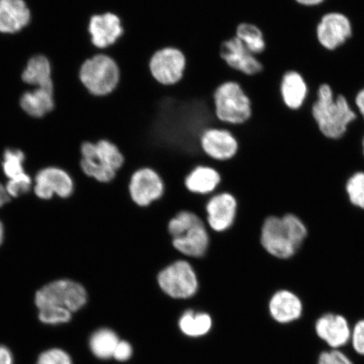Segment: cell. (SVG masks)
Listing matches in <instances>:
<instances>
[{
    "mask_svg": "<svg viewBox=\"0 0 364 364\" xmlns=\"http://www.w3.org/2000/svg\"><path fill=\"white\" fill-rule=\"evenodd\" d=\"M35 193L41 199L48 200L53 195L66 198L74 192V181L65 171L57 167L41 170L36 175Z\"/></svg>",
    "mask_w": 364,
    "mask_h": 364,
    "instance_id": "9a60e30c",
    "label": "cell"
},
{
    "mask_svg": "<svg viewBox=\"0 0 364 364\" xmlns=\"http://www.w3.org/2000/svg\"><path fill=\"white\" fill-rule=\"evenodd\" d=\"M220 182L221 175L215 168L199 166L186 176L184 184L190 193L207 195L215 191Z\"/></svg>",
    "mask_w": 364,
    "mask_h": 364,
    "instance_id": "44dd1931",
    "label": "cell"
},
{
    "mask_svg": "<svg viewBox=\"0 0 364 364\" xmlns=\"http://www.w3.org/2000/svg\"><path fill=\"white\" fill-rule=\"evenodd\" d=\"M312 116L321 134L331 139H338L347 133L348 127L357 118L343 95L335 97L331 85L323 84L317 91V99L313 104Z\"/></svg>",
    "mask_w": 364,
    "mask_h": 364,
    "instance_id": "6da1fadb",
    "label": "cell"
},
{
    "mask_svg": "<svg viewBox=\"0 0 364 364\" xmlns=\"http://www.w3.org/2000/svg\"><path fill=\"white\" fill-rule=\"evenodd\" d=\"M235 36L254 55L265 52L267 42L263 31L257 25L250 22H241L236 27Z\"/></svg>",
    "mask_w": 364,
    "mask_h": 364,
    "instance_id": "cb8c5ba5",
    "label": "cell"
},
{
    "mask_svg": "<svg viewBox=\"0 0 364 364\" xmlns=\"http://www.w3.org/2000/svg\"><path fill=\"white\" fill-rule=\"evenodd\" d=\"M31 186V178L29 175H26L21 178L9 180L6 188L10 197L17 198L29 192Z\"/></svg>",
    "mask_w": 364,
    "mask_h": 364,
    "instance_id": "d6a6232c",
    "label": "cell"
},
{
    "mask_svg": "<svg viewBox=\"0 0 364 364\" xmlns=\"http://www.w3.org/2000/svg\"><path fill=\"white\" fill-rule=\"evenodd\" d=\"M0 364H13L12 353L4 346H0Z\"/></svg>",
    "mask_w": 364,
    "mask_h": 364,
    "instance_id": "d590c367",
    "label": "cell"
},
{
    "mask_svg": "<svg viewBox=\"0 0 364 364\" xmlns=\"http://www.w3.org/2000/svg\"><path fill=\"white\" fill-rule=\"evenodd\" d=\"M30 21L31 12L24 0H0V33H19Z\"/></svg>",
    "mask_w": 364,
    "mask_h": 364,
    "instance_id": "d6986e66",
    "label": "cell"
},
{
    "mask_svg": "<svg viewBox=\"0 0 364 364\" xmlns=\"http://www.w3.org/2000/svg\"><path fill=\"white\" fill-rule=\"evenodd\" d=\"M353 25L349 18L340 12L325 14L316 26V38L322 48L334 51L351 38Z\"/></svg>",
    "mask_w": 364,
    "mask_h": 364,
    "instance_id": "30bf717a",
    "label": "cell"
},
{
    "mask_svg": "<svg viewBox=\"0 0 364 364\" xmlns=\"http://www.w3.org/2000/svg\"><path fill=\"white\" fill-rule=\"evenodd\" d=\"M81 154L82 171L86 176L103 183L113 181L125 163L119 147L107 139L95 144L84 143L81 146Z\"/></svg>",
    "mask_w": 364,
    "mask_h": 364,
    "instance_id": "3957f363",
    "label": "cell"
},
{
    "mask_svg": "<svg viewBox=\"0 0 364 364\" xmlns=\"http://www.w3.org/2000/svg\"><path fill=\"white\" fill-rule=\"evenodd\" d=\"M119 338L113 331L107 328L94 332L90 339V348L95 357L108 359L113 357Z\"/></svg>",
    "mask_w": 364,
    "mask_h": 364,
    "instance_id": "484cf974",
    "label": "cell"
},
{
    "mask_svg": "<svg viewBox=\"0 0 364 364\" xmlns=\"http://www.w3.org/2000/svg\"><path fill=\"white\" fill-rule=\"evenodd\" d=\"M347 193L355 206L364 209V172H358L348 180Z\"/></svg>",
    "mask_w": 364,
    "mask_h": 364,
    "instance_id": "f1b7e54d",
    "label": "cell"
},
{
    "mask_svg": "<svg viewBox=\"0 0 364 364\" xmlns=\"http://www.w3.org/2000/svg\"><path fill=\"white\" fill-rule=\"evenodd\" d=\"M354 102L359 114H360L364 120V87L358 91L356 97H355Z\"/></svg>",
    "mask_w": 364,
    "mask_h": 364,
    "instance_id": "8d00e7d4",
    "label": "cell"
},
{
    "mask_svg": "<svg viewBox=\"0 0 364 364\" xmlns=\"http://www.w3.org/2000/svg\"><path fill=\"white\" fill-rule=\"evenodd\" d=\"M317 364H354L347 354L341 350L330 349L322 352L318 357Z\"/></svg>",
    "mask_w": 364,
    "mask_h": 364,
    "instance_id": "1f68e13d",
    "label": "cell"
},
{
    "mask_svg": "<svg viewBox=\"0 0 364 364\" xmlns=\"http://www.w3.org/2000/svg\"><path fill=\"white\" fill-rule=\"evenodd\" d=\"M36 364H73V362L70 355L65 351L53 348L41 354Z\"/></svg>",
    "mask_w": 364,
    "mask_h": 364,
    "instance_id": "4dcf8cb0",
    "label": "cell"
},
{
    "mask_svg": "<svg viewBox=\"0 0 364 364\" xmlns=\"http://www.w3.org/2000/svg\"><path fill=\"white\" fill-rule=\"evenodd\" d=\"M4 240V226L2 222L0 221V245L2 244Z\"/></svg>",
    "mask_w": 364,
    "mask_h": 364,
    "instance_id": "ab89813d",
    "label": "cell"
},
{
    "mask_svg": "<svg viewBox=\"0 0 364 364\" xmlns=\"http://www.w3.org/2000/svg\"><path fill=\"white\" fill-rule=\"evenodd\" d=\"M238 203L234 195L222 193L213 196L205 207L208 224L213 231L221 233L234 225Z\"/></svg>",
    "mask_w": 364,
    "mask_h": 364,
    "instance_id": "2e32d148",
    "label": "cell"
},
{
    "mask_svg": "<svg viewBox=\"0 0 364 364\" xmlns=\"http://www.w3.org/2000/svg\"><path fill=\"white\" fill-rule=\"evenodd\" d=\"M300 6L313 7L324 3L326 0H295Z\"/></svg>",
    "mask_w": 364,
    "mask_h": 364,
    "instance_id": "f35d334b",
    "label": "cell"
},
{
    "mask_svg": "<svg viewBox=\"0 0 364 364\" xmlns=\"http://www.w3.org/2000/svg\"><path fill=\"white\" fill-rule=\"evenodd\" d=\"M218 121L232 126L247 124L253 115L252 99L239 82L230 80L218 85L213 94Z\"/></svg>",
    "mask_w": 364,
    "mask_h": 364,
    "instance_id": "277c9868",
    "label": "cell"
},
{
    "mask_svg": "<svg viewBox=\"0 0 364 364\" xmlns=\"http://www.w3.org/2000/svg\"><path fill=\"white\" fill-rule=\"evenodd\" d=\"M309 94L307 82L300 73L286 72L280 82V95L286 107L297 111L306 103Z\"/></svg>",
    "mask_w": 364,
    "mask_h": 364,
    "instance_id": "ffe728a7",
    "label": "cell"
},
{
    "mask_svg": "<svg viewBox=\"0 0 364 364\" xmlns=\"http://www.w3.org/2000/svg\"><path fill=\"white\" fill-rule=\"evenodd\" d=\"M272 318L279 324H291L303 315L301 299L289 290H279L272 296L269 304Z\"/></svg>",
    "mask_w": 364,
    "mask_h": 364,
    "instance_id": "e0dca14e",
    "label": "cell"
},
{
    "mask_svg": "<svg viewBox=\"0 0 364 364\" xmlns=\"http://www.w3.org/2000/svg\"><path fill=\"white\" fill-rule=\"evenodd\" d=\"M87 292L79 283L68 279L52 282L36 294L35 303L38 309H55L72 313L80 311L87 303Z\"/></svg>",
    "mask_w": 364,
    "mask_h": 364,
    "instance_id": "8992f818",
    "label": "cell"
},
{
    "mask_svg": "<svg viewBox=\"0 0 364 364\" xmlns=\"http://www.w3.org/2000/svg\"><path fill=\"white\" fill-rule=\"evenodd\" d=\"M24 161L25 154L20 149H7L4 152L3 171L9 180L21 178L27 175L23 166Z\"/></svg>",
    "mask_w": 364,
    "mask_h": 364,
    "instance_id": "4316f807",
    "label": "cell"
},
{
    "mask_svg": "<svg viewBox=\"0 0 364 364\" xmlns=\"http://www.w3.org/2000/svg\"><path fill=\"white\" fill-rule=\"evenodd\" d=\"M188 61L183 52L174 47L157 50L149 61V70L159 85L172 87L183 80Z\"/></svg>",
    "mask_w": 364,
    "mask_h": 364,
    "instance_id": "ba28073f",
    "label": "cell"
},
{
    "mask_svg": "<svg viewBox=\"0 0 364 364\" xmlns=\"http://www.w3.org/2000/svg\"><path fill=\"white\" fill-rule=\"evenodd\" d=\"M21 107L28 115L42 117L54 108L53 90L36 88L21 98Z\"/></svg>",
    "mask_w": 364,
    "mask_h": 364,
    "instance_id": "603a6c76",
    "label": "cell"
},
{
    "mask_svg": "<svg viewBox=\"0 0 364 364\" xmlns=\"http://www.w3.org/2000/svg\"><path fill=\"white\" fill-rule=\"evenodd\" d=\"M202 221V218L193 212L181 211L171 218V220L168 223V233L171 236V239L178 237L186 230L199 224Z\"/></svg>",
    "mask_w": 364,
    "mask_h": 364,
    "instance_id": "83f0119b",
    "label": "cell"
},
{
    "mask_svg": "<svg viewBox=\"0 0 364 364\" xmlns=\"http://www.w3.org/2000/svg\"><path fill=\"white\" fill-rule=\"evenodd\" d=\"M172 247L186 257L201 258L206 255L210 237L203 221L190 228L178 237L171 239Z\"/></svg>",
    "mask_w": 364,
    "mask_h": 364,
    "instance_id": "ac0fdd59",
    "label": "cell"
},
{
    "mask_svg": "<svg viewBox=\"0 0 364 364\" xmlns=\"http://www.w3.org/2000/svg\"><path fill=\"white\" fill-rule=\"evenodd\" d=\"M80 78L91 95L107 97L119 86L121 68L113 58L106 54H97L82 65Z\"/></svg>",
    "mask_w": 364,
    "mask_h": 364,
    "instance_id": "5b68a950",
    "label": "cell"
},
{
    "mask_svg": "<svg viewBox=\"0 0 364 364\" xmlns=\"http://www.w3.org/2000/svg\"><path fill=\"white\" fill-rule=\"evenodd\" d=\"M39 320L48 325L65 324L72 318V312L61 309H38Z\"/></svg>",
    "mask_w": 364,
    "mask_h": 364,
    "instance_id": "f546056e",
    "label": "cell"
},
{
    "mask_svg": "<svg viewBox=\"0 0 364 364\" xmlns=\"http://www.w3.org/2000/svg\"><path fill=\"white\" fill-rule=\"evenodd\" d=\"M180 329L192 338L207 334L212 327V318L206 313H195L192 309L186 311L179 321Z\"/></svg>",
    "mask_w": 364,
    "mask_h": 364,
    "instance_id": "d4e9b609",
    "label": "cell"
},
{
    "mask_svg": "<svg viewBox=\"0 0 364 364\" xmlns=\"http://www.w3.org/2000/svg\"><path fill=\"white\" fill-rule=\"evenodd\" d=\"M22 80L36 88L53 90L51 65L48 59L43 55L31 58L23 72Z\"/></svg>",
    "mask_w": 364,
    "mask_h": 364,
    "instance_id": "7402d4cb",
    "label": "cell"
},
{
    "mask_svg": "<svg viewBox=\"0 0 364 364\" xmlns=\"http://www.w3.org/2000/svg\"><path fill=\"white\" fill-rule=\"evenodd\" d=\"M220 56L230 70L240 75L254 76L263 70L262 62L235 36L222 43Z\"/></svg>",
    "mask_w": 364,
    "mask_h": 364,
    "instance_id": "8fae6325",
    "label": "cell"
},
{
    "mask_svg": "<svg viewBox=\"0 0 364 364\" xmlns=\"http://www.w3.org/2000/svg\"><path fill=\"white\" fill-rule=\"evenodd\" d=\"M315 331L318 338L330 349L341 350L350 343L352 326L343 316L326 313L318 318Z\"/></svg>",
    "mask_w": 364,
    "mask_h": 364,
    "instance_id": "5bb4252c",
    "label": "cell"
},
{
    "mask_svg": "<svg viewBox=\"0 0 364 364\" xmlns=\"http://www.w3.org/2000/svg\"><path fill=\"white\" fill-rule=\"evenodd\" d=\"M306 236V227L297 216H270L263 223L261 243L272 256L289 259L298 252Z\"/></svg>",
    "mask_w": 364,
    "mask_h": 364,
    "instance_id": "7a4b0ae2",
    "label": "cell"
},
{
    "mask_svg": "<svg viewBox=\"0 0 364 364\" xmlns=\"http://www.w3.org/2000/svg\"><path fill=\"white\" fill-rule=\"evenodd\" d=\"M10 195L7 193L6 186L0 183V208L10 201Z\"/></svg>",
    "mask_w": 364,
    "mask_h": 364,
    "instance_id": "74e56055",
    "label": "cell"
},
{
    "mask_svg": "<svg viewBox=\"0 0 364 364\" xmlns=\"http://www.w3.org/2000/svg\"><path fill=\"white\" fill-rule=\"evenodd\" d=\"M199 144L205 154L218 161H227L235 157L239 142L230 130L208 127L200 135Z\"/></svg>",
    "mask_w": 364,
    "mask_h": 364,
    "instance_id": "7c38bea8",
    "label": "cell"
},
{
    "mask_svg": "<svg viewBox=\"0 0 364 364\" xmlns=\"http://www.w3.org/2000/svg\"><path fill=\"white\" fill-rule=\"evenodd\" d=\"M91 43L95 48L105 49L115 45L125 34L124 22L112 12L94 15L89 23Z\"/></svg>",
    "mask_w": 364,
    "mask_h": 364,
    "instance_id": "4fadbf2b",
    "label": "cell"
},
{
    "mask_svg": "<svg viewBox=\"0 0 364 364\" xmlns=\"http://www.w3.org/2000/svg\"><path fill=\"white\" fill-rule=\"evenodd\" d=\"M350 344L355 353L364 356V318L355 323L352 327Z\"/></svg>",
    "mask_w": 364,
    "mask_h": 364,
    "instance_id": "836d02e7",
    "label": "cell"
},
{
    "mask_svg": "<svg viewBox=\"0 0 364 364\" xmlns=\"http://www.w3.org/2000/svg\"><path fill=\"white\" fill-rule=\"evenodd\" d=\"M363 152H364V139H363Z\"/></svg>",
    "mask_w": 364,
    "mask_h": 364,
    "instance_id": "60d3db41",
    "label": "cell"
},
{
    "mask_svg": "<svg viewBox=\"0 0 364 364\" xmlns=\"http://www.w3.org/2000/svg\"><path fill=\"white\" fill-rule=\"evenodd\" d=\"M129 191L132 201L136 206L146 208L163 197L165 183L156 171L143 167L132 175Z\"/></svg>",
    "mask_w": 364,
    "mask_h": 364,
    "instance_id": "9c48e42d",
    "label": "cell"
},
{
    "mask_svg": "<svg viewBox=\"0 0 364 364\" xmlns=\"http://www.w3.org/2000/svg\"><path fill=\"white\" fill-rule=\"evenodd\" d=\"M157 283L166 295L176 299L193 297L198 292L197 272L188 261L178 260L164 267L158 273Z\"/></svg>",
    "mask_w": 364,
    "mask_h": 364,
    "instance_id": "52a82bcc",
    "label": "cell"
},
{
    "mask_svg": "<svg viewBox=\"0 0 364 364\" xmlns=\"http://www.w3.org/2000/svg\"><path fill=\"white\" fill-rule=\"evenodd\" d=\"M133 353L131 345L125 341H119L114 351L113 357L117 361L124 362L129 360Z\"/></svg>",
    "mask_w": 364,
    "mask_h": 364,
    "instance_id": "e575fe53",
    "label": "cell"
}]
</instances>
